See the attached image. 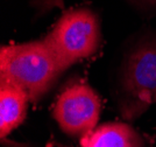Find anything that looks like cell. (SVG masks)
I'll return each mask as SVG.
<instances>
[{
  "label": "cell",
  "instance_id": "ba28073f",
  "mask_svg": "<svg viewBox=\"0 0 156 147\" xmlns=\"http://www.w3.org/2000/svg\"><path fill=\"white\" fill-rule=\"evenodd\" d=\"M34 8H36L41 13H47L51 9L52 7H58L64 11V2L63 0H32Z\"/></svg>",
  "mask_w": 156,
  "mask_h": 147
},
{
  "label": "cell",
  "instance_id": "7a4b0ae2",
  "mask_svg": "<svg viewBox=\"0 0 156 147\" xmlns=\"http://www.w3.org/2000/svg\"><path fill=\"white\" fill-rule=\"evenodd\" d=\"M63 71L44 38L0 48V79L21 88L33 103L46 96Z\"/></svg>",
  "mask_w": 156,
  "mask_h": 147
},
{
  "label": "cell",
  "instance_id": "3957f363",
  "mask_svg": "<svg viewBox=\"0 0 156 147\" xmlns=\"http://www.w3.org/2000/svg\"><path fill=\"white\" fill-rule=\"evenodd\" d=\"M44 39L65 71L99 50L103 40L100 19L87 7L66 9Z\"/></svg>",
  "mask_w": 156,
  "mask_h": 147
},
{
  "label": "cell",
  "instance_id": "9c48e42d",
  "mask_svg": "<svg viewBox=\"0 0 156 147\" xmlns=\"http://www.w3.org/2000/svg\"><path fill=\"white\" fill-rule=\"evenodd\" d=\"M6 147H26V146H21V145H15V144H12V142H5Z\"/></svg>",
  "mask_w": 156,
  "mask_h": 147
},
{
  "label": "cell",
  "instance_id": "8992f818",
  "mask_svg": "<svg viewBox=\"0 0 156 147\" xmlns=\"http://www.w3.org/2000/svg\"><path fill=\"white\" fill-rule=\"evenodd\" d=\"M82 147H144L141 135L127 123L111 122L98 125L80 138Z\"/></svg>",
  "mask_w": 156,
  "mask_h": 147
},
{
  "label": "cell",
  "instance_id": "52a82bcc",
  "mask_svg": "<svg viewBox=\"0 0 156 147\" xmlns=\"http://www.w3.org/2000/svg\"><path fill=\"white\" fill-rule=\"evenodd\" d=\"M135 11L146 17L156 15V0H125Z\"/></svg>",
  "mask_w": 156,
  "mask_h": 147
},
{
  "label": "cell",
  "instance_id": "5b68a950",
  "mask_svg": "<svg viewBox=\"0 0 156 147\" xmlns=\"http://www.w3.org/2000/svg\"><path fill=\"white\" fill-rule=\"evenodd\" d=\"M29 102L28 95L21 88L0 79V137L2 140L23 123Z\"/></svg>",
  "mask_w": 156,
  "mask_h": 147
},
{
  "label": "cell",
  "instance_id": "277c9868",
  "mask_svg": "<svg viewBox=\"0 0 156 147\" xmlns=\"http://www.w3.org/2000/svg\"><path fill=\"white\" fill-rule=\"evenodd\" d=\"M100 111L101 99L91 85L71 81L59 91L51 116L62 132L80 139L98 126Z\"/></svg>",
  "mask_w": 156,
  "mask_h": 147
},
{
  "label": "cell",
  "instance_id": "6da1fadb",
  "mask_svg": "<svg viewBox=\"0 0 156 147\" xmlns=\"http://www.w3.org/2000/svg\"><path fill=\"white\" fill-rule=\"evenodd\" d=\"M118 109L132 122L156 104V33H143L127 50L119 68Z\"/></svg>",
  "mask_w": 156,
  "mask_h": 147
}]
</instances>
